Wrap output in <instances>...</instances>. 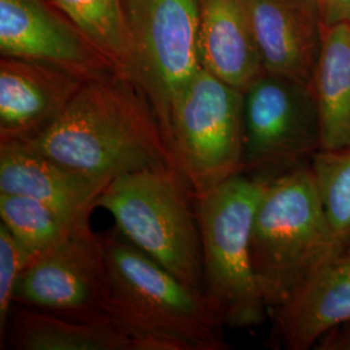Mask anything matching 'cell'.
I'll list each match as a JSON object with an SVG mask.
<instances>
[{"label": "cell", "mask_w": 350, "mask_h": 350, "mask_svg": "<svg viewBox=\"0 0 350 350\" xmlns=\"http://www.w3.org/2000/svg\"><path fill=\"white\" fill-rule=\"evenodd\" d=\"M125 7L134 50L130 78L147 95L173 152L175 101L202 68L198 1L125 0Z\"/></svg>", "instance_id": "cell-8"}, {"label": "cell", "mask_w": 350, "mask_h": 350, "mask_svg": "<svg viewBox=\"0 0 350 350\" xmlns=\"http://www.w3.org/2000/svg\"><path fill=\"white\" fill-rule=\"evenodd\" d=\"M107 317L135 350H225V323L206 296L183 284L114 228L104 235Z\"/></svg>", "instance_id": "cell-2"}, {"label": "cell", "mask_w": 350, "mask_h": 350, "mask_svg": "<svg viewBox=\"0 0 350 350\" xmlns=\"http://www.w3.org/2000/svg\"><path fill=\"white\" fill-rule=\"evenodd\" d=\"M108 286L104 235L83 226L27 265L14 289L13 305L82 322L105 321Z\"/></svg>", "instance_id": "cell-9"}, {"label": "cell", "mask_w": 350, "mask_h": 350, "mask_svg": "<svg viewBox=\"0 0 350 350\" xmlns=\"http://www.w3.org/2000/svg\"><path fill=\"white\" fill-rule=\"evenodd\" d=\"M114 69L130 77L134 50L125 0H51Z\"/></svg>", "instance_id": "cell-18"}, {"label": "cell", "mask_w": 350, "mask_h": 350, "mask_svg": "<svg viewBox=\"0 0 350 350\" xmlns=\"http://www.w3.org/2000/svg\"><path fill=\"white\" fill-rule=\"evenodd\" d=\"M263 70L310 85L323 44L313 0H247Z\"/></svg>", "instance_id": "cell-12"}, {"label": "cell", "mask_w": 350, "mask_h": 350, "mask_svg": "<svg viewBox=\"0 0 350 350\" xmlns=\"http://www.w3.org/2000/svg\"><path fill=\"white\" fill-rule=\"evenodd\" d=\"M338 257H350V148L321 150L309 163Z\"/></svg>", "instance_id": "cell-19"}, {"label": "cell", "mask_w": 350, "mask_h": 350, "mask_svg": "<svg viewBox=\"0 0 350 350\" xmlns=\"http://www.w3.org/2000/svg\"><path fill=\"white\" fill-rule=\"evenodd\" d=\"M111 180L16 144H0V192L40 201L73 227L90 225L96 201Z\"/></svg>", "instance_id": "cell-13"}, {"label": "cell", "mask_w": 350, "mask_h": 350, "mask_svg": "<svg viewBox=\"0 0 350 350\" xmlns=\"http://www.w3.org/2000/svg\"><path fill=\"white\" fill-rule=\"evenodd\" d=\"M269 317L288 350L315 348L331 329L350 323V257L329 258Z\"/></svg>", "instance_id": "cell-14"}, {"label": "cell", "mask_w": 350, "mask_h": 350, "mask_svg": "<svg viewBox=\"0 0 350 350\" xmlns=\"http://www.w3.org/2000/svg\"><path fill=\"white\" fill-rule=\"evenodd\" d=\"M172 147L196 198L243 170V92L201 68L175 101Z\"/></svg>", "instance_id": "cell-7"}, {"label": "cell", "mask_w": 350, "mask_h": 350, "mask_svg": "<svg viewBox=\"0 0 350 350\" xmlns=\"http://www.w3.org/2000/svg\"><path fill=\"white\" fill-rule=\"evenodd\" d=\"M322 150L350 148V24L323 26L313 82Z\"/></svg>", "instance_id": "cell-17"}, {"label": "cell", "mask_w": 350, "mask_h": 350, "mask_svg": "<svg viewBox=\"0 0 350 350\" xmlns=\"http://www.w3.org/2000/svg\"><path fill=\"white\" fill-rule=\"evenodd\" d=\"M96 208L112 214L116 228L131 244L183 284L204 293L196 196L183 175L144 170L116 176Z\"/></svg>", "instance_id": "cell-4"}, {"label": "cell", "mask_w": 350, "mask_h": 350, "mask_svg": "<svg viewBox=\"0 0 350 350\" xmlns=\"http://www.w3.org/2000/svg\"><path fill=\"white\" fill-rule=\"evenodd\" d=\"M266 182L237 175L196 198L204 293L230 328L258 327L269 317L250 254L253 218Z\"/></svg>", "instance_id": "cell-5"}, {"label": "cell", "mask_w": 350, "mask_h": 350, "mask_svg": "<svg viewBox=\"0 0 350 350\" xmlns=\"http://www.w3.org/2000/svg\"><path fill=\"white\" fill-rule=\"evenodd\" d=\"M11 144L109 179L144 170L182 174L147 95L121 73L88 81L50 127Z\"/></svg>", "instance_id": "cell-1"}, {"label": "cell", "mask_w": 350, "mask_h": 350, "mask_svg": "<svg viewBox=\"0 0 350 350\" xmlns=\"http://www.w3.org/2000/svg\"><path fill=\"white\" fill-rule=\"evenodd\" d=\"M0 348L14 350H135L134 341L109 319L82 322L13 305Z\"/></svg>", "instance_id": "cell-16"}, {"label": "cell", "mask_w": 350, "mask_h": 350, "mask_svg": "<svg viewBox=\"0 0 350 350\" xmlns=\"http://www.w3.org/2000/svg\"><path fill=\"white\" fill-rule=\"evenodd\" d=\"M0 55L52 64L88 81L118 73L51 0H0Z\"/></svg>", "instance_id": "cell-10"}, {"label": "cell", "mask_w": 350, "mask_h": 350, "mask_svg": "<svg viewBox=\"0 0 350 350\" xmlns=\"http://www.w3.org/2000/svg\"><path fill=\"white\" fill-rule=\"evenodd\" d=\"M322 150L310 85L263 72L243 91L241 174L270 180L309 165Z\"/></svg>", "instance_id": "cell-6"}, {"label": "cell", "mask_w": 350, "mask_h": 350, "mask_svg": "<svg viewBox=\"0 0 350 350\" xmlns=\"http://www.w3.org/2000/svg\"><path fill=\"white\" fill-rule=\"evenodd\" d=\"M88 82L52 64L0 59V144L23 143L50 127Z\"/></svg>", "instance_id": "cell-11"}, {"label": "cell", "mask_w": 350, "mask_h": 350, "mask_svg": "<svg viewBox=\"0 0 350 350\" xmlns=\"http://www.w3.org/2000/svg\"><path fill=\"white\" fill-rule=\"evenodd\" d=\"M0 224L34 258L78 228L43 202L8 192H0Z\"/></svg>", "instance_id": "cell-20"}, {"label": "cell", "mask_w": 350, "mask_h": 350, "mask_svg": "<svg viewBox=\"0 0 350 350\" xmlns=\"http://www.w3.org/2000/svg\"><path fill=\"white\" fill-rule=\"evenodd\" d=\"M323 24H350V0H313Z\"/></svg>", "instance_id": "cell-22"}, {"label": "cell", "mask_w": 350, "mask_h": 350, "mask_svg": "<svg viewBox=\"0 0 350 350\" xmlns=\"http://www.w3.org/2000/svg\"><path fill=\"white\" fill-rule=\"evenodd\" d=\"M201 66L244 91L262 75L247 0H196Z\"/></svg>", "instance_id": "cell-15"}, {"label": "cell", "mask_w": 350, "mask_h": 350, "mask_svg": "<svg viewBox=\"0 0 350 350\" xmlns=\"http://www.w3.org/2000/svg\"><path fill=\"white\" fill-rule=\"evenodd\" d=\"M250 254L269 315L336 256L309 165L266 182L253 218Z\"/></svg>", "instance_id": "cell-3"}, {"label": "cell", "mask_w": 350, "mask_h": 350, "mask_svg": "<svg viewBox=\"0 0 350 350\" xmlns=\"http://www.w3.org/2000/svg\"><path fill=\"white\" fill-rule=\"evenodd\" d=\"M315 349L350 350V323L331 329L317 342Z\"/></svg>", "instance_id": "cell-23"}, {"label": "cell", "mask_w": 350, "mask_h": 350, "mask_svg": "<svg viewBox=\"0 0 350 350\" xmlns=\"http://www.w3.org/2000/svg\"><path fill=\"white\" fill-rule=\"evenodd\" d=\"M34 257L0 224V335L13 308L14 289L23 271Z\"/></svg>", "instance_id": "cell-21"}]
</instances>
